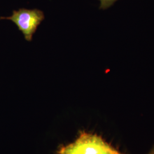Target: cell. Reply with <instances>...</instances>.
I'll list each match as a JSON object with an SVG mask.
<instances>
[{
    "mask_svg": "<svg viewBox=\"0 0 154 154\" xmlns=\"http://www.w3.org/2000/svg\"><path fill=\"white\" fill-rule=\"evenodd\" d=\"M100 1L99 9L106 10L113 5L118 0H99Z\"/></svg>",
    "mask_w": 154,
    "mask_h": 154,
    "instance_id": "3",
    "label": "cell"
},
{
    "mask_svg": "<svg viewBox=\"0 0 154 154\" xmlns=\"http://www.w3.org/2000/svg\"><path fill=\"white\" fill-rule=\"evenodd\" d=\"M57 154H124L96 134L81 131L72 143L62 145Z\"/></svg>",
    "mask_w": 154,
    "mask_h": 154,
    "instance_id": "1",
    "label": "cell"
},
{
    "mask_svg": "<svg viewBox=\"0 0 154 154\" xmlns=\"http://www.w3.org/2000/svg\"><path fill=\"white\" fill-rule=\"evenodd\" d=\"M45 19L44 12L37 9H28L20 8L13 11L11 16L1 17V20H7L15 23L18 30L23 34L26 41L31 42L33 34Z\"/></svg>",
    "mask_w": 154,
    "mask_h": 154,
    "instance_id": "2",
    "label": "cell"
},
{
    "mask_svg": "<svg viewBox=\"0 0 154 154\" xmlns=\"http://www.w3.org/2000/svg\"><path fill=\"white\" fill-rule=\"evenodd\" d=\"M149 154H154V148L151 150V151Z\"/></svg>",
    "mask_w": 154,
    "mask_h": 154,
    "instance_id": "4",
    "label": "cell"
}]
</instances>
